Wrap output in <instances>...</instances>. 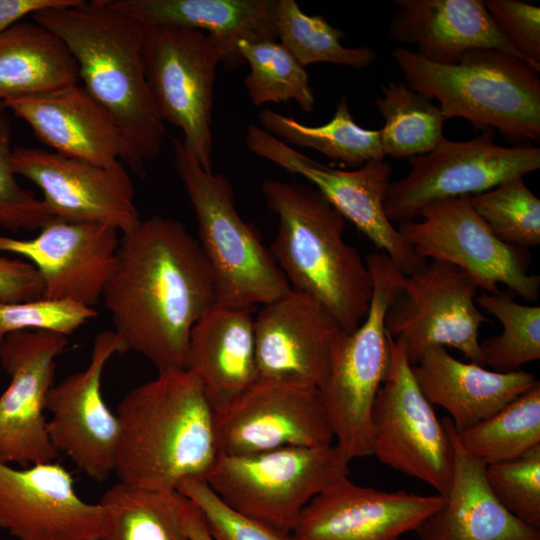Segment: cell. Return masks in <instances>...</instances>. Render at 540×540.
<instances>
[{
  "label": "cell",
  "mask_w": 540,
  "mask_h": 540,
  "mask_svg": "<svg viewBox=\"0 0 540 540\" xmlns=\"http://www.w3.org/2000/svg\"><path fill=\"white\" fill-rule=\"evenodd\" d=\"M484 5L503 37L540 72V8L518 0H487Z\"/></svg>",
  "instance_id": "obj_42"
},
{
  "label": "cell",
  "mask_w": 540,
  "mask_h": 540,
  "mask_svg": "<svg viewBox=\"0 0 540 540\" xmlns=\"http://www.w3.org/2000/svg\"><path fill=\"white\" fill-rule=\"evenodd\" d=\"M478 289L462 269L429 260L405 275L385 315L386 333L402 343L412 366L435 345L453 347L484 366L479 329L488 319L475 302Z\"/></svg>",
  "instance_id": "obj_12"
},
{
  "label": "cell",
  "mask_w": 540,
  "mask_h": 540,
  "mask_svg": "<svg viewBox=\"0 0 540 540\" xmlns=\"http://www.w3.org/2000/svg\"><path fill=\"white\" fill-rule=\"evenodd\" d=\"M116 415L119 482L172 491L184 479H206L218 457L215 412L190 371H158L126 393Z\"/></svg>",
  "instance_id": "obj_3"
},
{
  "label": "cell",
  "mask_w": 540,
  "mask_h": 540,
  "mask_svg": "<svg viewBox=\"0 0 540 540\" xmlns=\"http://www.w3.org/2000/svg\"><path fill=\"white\" fill-rule=\"evenodd\" d=\"M100 502L106 508L101 540H192L183 527L189 499L177 490H146L118 481Z\"/></svg>",
  "instance_id": "obj_30"
},
{
  "label": "cell",
  "mask_w": 540,
  "mask_h": 540,
  "mask_svg": "<svg viewBox=\"0 0 540 540\" xmlns=\"http://www.w3.org/2000/svg\"><path fill=\"white\" fill-rule=\"evenodd\" d=\"M389 33L392 39L417 47L423 58L456 63L475 48L496 49L525 59L496 28L481 0H394ZM527 64V63H526Z\"/></svg>",
  "instance_id": "obj_27"
},
{
  "label": "cell",
  "mask_w": 540,
  "mask_h": 540,
  "mask_svg": "<svg viewBox=\"0 0 540 540\" xmlns=\"http://www.w3.org/2000/svg\"><path fill=\"white\" fill-rule=\"evenodd\" d=\"M392 56L407 86L436 99L446 119L462 118L515 139H539V72L521 59L489 48L471 49L453 64L431 62L404 47Z\"/></svg>",
  "instance_id": "obj_5"
},
{
  "label": "cell",
  "mask_w": 540,
  "mask_h": 540,
  "mask_svg": "<svg viewBox=\"0 0 540 540\" xmlns=\"http://www.w3.org/2000/svg\"><path fill=\"white\" fill-rule=\"evenodd\" d=\"M261 191L278 218L269 250L290 287L354 331L369 311L373 282L366 261L344 240L346 219L309 183L265 179Z\"/></svg>",
  "instance_id": "obj_4"
},
{
  "label": "cell",
  "mask_w": 540,
  "mask_h": 540,
  "mask_svg": "<svg viewBox=\"0 0 540 540\" xmlns=\"http://www.w3.org/2000/svg\"><path fill=\"white\" fill-rule=\"evenodd\" d=\"M5 110H6V108H5L4 104H3V102H0V119H1L4 115H6V114H5Z\"/></svg>",
  "instance_id": "obj_46"
},
{
  "label": "cell",
  "mask_w": 540,
  "mask_h": 540,
  "mask_svg": "<svg viewBox=\"0 0 540 540\" xmlns=\"http://www.w3.org/2000/svg\"><path fill=\"white\" fill-rule=\"evenodd\" d=\"M375 104L384 119L380 141L384 155L410 158L433 151L445 138L447 120L440 108L405 83L381 85Z\"/></svg>",
  "instance_id": "obj_33"
},
{
  "label": "cell",
  "mask_w": 540,
  "mask_h": 540,
  "mask_svg": "<svg viewBox=\"0 0 540 540\" xmlns=\"http://www.w3.org/2000/svg\"><path fill=\"white\" fill-rule=\"evenodd\" d=\"M511 291L495 294L481 292L478 307L495 316L501 334L480 343L484 366L496 372L520 370L521 366L540 359V307L514 301Z\"/></svg>",
  "instance_id": "obj_36"
},
{
  "label": "cell",
  "mask_w": 540,
  "mask_h": 540,
  "mask_svg": "<svg viewBox=\"0 0 540 540\" xmlns=\"http://www.w3.org/2000/svg\"><path fill=\"white\" fill-rule=\"evenodd\" d=\"M469 201L501 241L525 249L540 245V200L523 177L469 195Z\"/></svg>",
  "instance_id": "obj_37"
},
{
  "label": "cell",
  "mask_w": 540,
  "mask_h": 540,
  "mask_svg": "<svg viewBox=\"0 0 540 540\" xmlns=\"http://www.w3.org/2000/svg\"><path fill=\"white\" fill-rule=\"evenodd\" d=\"M120 12L147 26L167 25L203 31L227 49L229 66L242 59L241 40H276L277 0H108Z\"/></svg>",
  "instance_id": "obj_28"
},
{
  "label": "cell",
  "mask_w": 540,
  "mask_h": 540,
  "mask_svg": "<svg viewBox=\"0 0 540 540\" xmlns=\"http://www.w3.org/2000/svg\"><path fill=\"white\" fill-rule=\"evenodd\" d=\"M3 104L52 152L104 167L125 157L117 123L79 83Z\"/></svg>",
  "instance_id": "obj_23"
},
{
  "label": "cell",
  "mask_w": 540,
  "mask_h": 540,
  "mask_svg": "<svg viewBox=\"0 0 540 540\" xmlns=\"http://www.w3.org/2000/svg\"><path fill=\"white\" fill-rule=\"evenodd\" d=\"M251 309L214 303L191 331L185 369L215 413L258 380Z\"/></svg>",
  "instance_id": "obj_24"
},
{
  "label": "cell",
  "mask_w": 540,
  "mask_h": 540,
  "mask_svg": "<svg viewBox=\"0 0 540 540\" xmlns=\"http://www.w3.org/2000/svg\"><path fill=\"white\" fill-rule=\"evenodd\" d=\"M142 58L145 78L162 121L179 128L182 142L212 172V109L216 70L229 65L227 49L196 29L147 26Z\"/></svg>",
  "instance_id": "obj_9"
},
{
  "label": "cell",
  "mask_w": 540,
  "mask_h": 540,
  "mask_svg": "<svg viewBox=\"0 0 540 540\" xmlns=\"http://www.w3.org/2000/svg\"><path fill=\"white\" fill-rule=\"evenodd\" d=\"M174 164L196 218L199 246L210 267L216 303L252 308L290 290L269 248L235 207L228 178L203 169L182 140Z\"/></svg>",
  "instance_id": "obj_6"
},
{
  "label": "cell",
  "mask_w": 540,
  "mask_h": 540,
  "mask_svg": "<svg viewBox=\"0 0 540 540\" xmlns=\"http://www.w3.org/2000/svg\"><path fill=\"white\" fill-rule=\"evenodd\" d=\"M412 371L423 395L450 414L456 431L473 427L540 383L521 369L502 373L459 361L440 345L427 348Z\"/></svg>",
  "instance_id": "obj_26"
},
{
  "label": "cell",
  "mask_w": 540,
  "mask_h": 540,
  "mask_svg": "<svg viewBox=\"0 0 540 540\" xmlns=\"http://www.w3.org/2000/svg\"><path fill=\"white\" fill-rule=\"evenodd\" d=\"M215 436L224 456L322 447L334 440L318 387L263 379L215 413Z\"/></svg>",
  "instance_id": "obj_16"
},
{
  "label": "cell",
  "mask_w": 540,
  "mask_h": 540,
  "mask_svg": "<svg viewBox=\"0 0 540 540\" xmlns=\"http://www.w3.org/2000/svg\"><path fill=\"white\" fill-rule=\"evenodd\" d=\"M485 478L507 511L525 524L540 528V446L520 458L487 465Z\"/></svg>",
  "instance_id": "obj_38"
},
{
  "label": "cell",
  "mask_w": 540,
  "mask_h": 540,
  "mask_svg": "<svg viewBox=\"0 0 540 540\" xmlns=\"http://www.w3.org/2000/svg\"><path fill=\"white\" fill-rule=\"evenodd\" d=\"M127 352L114 330L99 332L85 369L66 376L50 389L46 428L58 455L64 454L91 480L106 481L114 473L120 423L102 395L106 364Z\"/></svg>",
  "instance_id": "obj_15"
},
{
  "label": "cell",
  "mask_w": 540,
  "mask_h": 540,
  "mask_svg": "<svg viewBox=\"0 0 540 540\" xmlns=\"http://www.w3.org/2000/svg\"><path fill=\"white\" fill-rule=\"evenodd\" d=\"M96 316L94 308L71 301L42 297L22 302L0 300V343L12 333L29 330L68 336Z\"/></svg>",
  "instance_id": "obj_39"
},
{
  "label": "cell",
  "mask_w": 540,
  "mask_h": 540,
  "mask_svg": "<svg viewBox=\"0 0 540 540\" xmlns=\"http://www.w3.org/2000/svg\"><path fill=\"white\" fill-rule=\"evenodd\" d=\"M67 342L59 333L29 330L12 333L0 343V366L10 378L0 395V462L27 467L58 456L48 437L45 412L56 359Z\"/></svg>",
  "instance_id": "obj_17"
},
{
  "label": "cell",
  "mask_w": 540,
  "mask_h": 540,
  "mask_svg": "<svg viewBox=\"0 0 540 540\" xmlns=\"http://www.w3.org/2000/svg\"><path fill=\"white\" fill-rule=\"evenodd\" d=\"M366 264L373 282L369 311L354 331L339 334L318 387L336 445L350 461L372 455V412L390 357L385 315L405 277L383 252Z\"/></svg>",
  "instance_id": "obj_7"
},
{
  "label": "cell",
  "mask_w": 540,
  "mask_h": 540,
  "mask_svg": "<svg viewBox=\"0 0 540 540\" xmlns=\"http://www.w3.org/2000/svg\"><path fill=\"white\" fill-rule=\"evenodd\" d=\"M118 234L108 225L52 218L32 238L0 233V253L18 255L35 267L43 284L42 298L93 308L114 271Z\"/></svg>",
  "instance_id": "obj_19"
},
{
  "label": "cell",
  "mask_w": 540,
  "mask_h": 540,
  "mask_svg": "<svg viewBox=\"0 0 540 540\" xmlns=\"http://www.w3.org/2000/svg\"><path fill=\"white\" fill-rule=\"evenodd\" d=\"M421 221L400 223L398 230L425 260L450 263L465 271L489 294L499 284L526 301L540 293V276L529 272L527 249L501 241L472 208L469 195L433 201Z\"/></svg>",
  "instance_id": "obj_11"
},
{
  "label": "cell",
  "mask_w": 540,
  "mask_h": 540,
  "mask_svg": "<svg viewBox=\"0 0 540 540\" xmlns=\"http://www.w3.org/2000/svg\"><path fill=\"white\" fill-rule=\"evenodd\" d=\"M102 299L127 351L158 371L186 368L191 331L216 303L198 241L180 221L158 215L122 234Z\"/></svg>",
  "instance_id": "obj_1"
},
{
  "label": "cell",
  "mask_w": 540,
  "mask_h": 540,
  "mask_svg": "<svg viewBox=\"0 0 540 540\" xmlns=\"http://www.w3.org/2000/svg\"><path fill=\"white\" fill-rule=\"evenodd\" d=\"M43 284L35 267L0 253V300L22 302L42 297Z\"/></svg>",
  "instance_id": "obj_43"
},
{
  "label": "cell",
  "mask_w": 540,
  "mask_h": 540,
  "mask_svg": "<svg viewBox=\"0 0 540 540\" xmlns=\"http://www.w3.org/2000/svg\"><path fill=\"white\" fill-rule=\"evenodd\" d=\"M453 447V474L443 504L416 529L420 540H540V530L507 511L492 494L486 465L456 440L450 418L442 420Z\"/></svg>",
  "instance_id": "obj_25"
},
{
  "label": "cell",
  "mask_w": 540,
  "mask_h": 540,
  "mask_svg": "<svg viewBox=\"0 0 540 540\" xmlns=\"http://www.w3.org/2000/svg\"><path fill=\"white\" fill-rule=\"evenodd\" d=\"M77 63L65 43L32 21L0 33V102L79 83Z\"/></svg>",
  "instance_id": "obj_29"
},
{
  "label": "cell",
  "mask_w": 540,
  "mask_h": 540,
  "mask_svg": "<svg viewBox=\"0 0 540 540\" xmlns=\"http://www.w3.org/2000/svg\"><path fill=\"white\" fill-rule=\"evenodd\" d=\"M31 18L65 43L77 63L83 88L122 132L126 143L122 163L144 178L146 164L159 156L166 132L144 73L146 25L108 0H80L41 10Z\"/></svg>",
  "instance_id": "obj_2"
},
{
  "label": "cell",
  "mask_w": 540,
  "mask_h": 540,
  "mask_svg": "<svg viewBox=\"0 0 540 540\" xmlns=\"http://www.w3.org/2000/svg\"><path fill=\"white\" fill-rule=\"evenodd\" d=\"M245 143L256 156L306 179L404 274L418 270L427 262L406 242L385 213L392 167L384 159L368 161L354 170L333 168L254 124L246 130Z\"/></svg>",
  "instance_id": "obj_14"
},
{
  "label": "cell",
  "mask_w": 540,
  "mask_h": 540,
  "mask_svg": "<svg viewBox=\"0 0 540 540\" xmlns=\"http://www.w3.org/2000/svg\"><path fill=\"white\" fill-rule=\"evenodd\" d=\"M443 501L439 494L386 492L345 478L304 507L290 535L292 540H399Z\"/></svg>",
  "instance_id": "obj_22"
},
{
  "label": "cell",
  "mask_w": 540,
  "mask_h": 540,
  "mask_svg": "<svg viewBox=\"0 0 540 540\" xmlns=\"http://www.w3.org/2000/svg\"><path fill=\"white\" fill-rule=\"evenodd\" d=\"M257 118L262 129L284 143L313 149L351 167L359 168L368 161L385 157L380 129L359 126L350 113L345 95L339 99L331 120L320 126L305 125L269 108L259 111Z\"/></svg>",
  "instance_id": "obj_31"
},
{
  "label": "cell",
  "mask_w": 540,
  "mask_h": 540,
  "mask_svg": "<svg viewBox=\"0 0 540 540\" xmlns=\"http://www.w3.org/2000/svg\"><path fill=\"white\" fill-rule=\"evenodd\" d=\"M410 172L390 183L384 203L389 220H414L427 204L475 195L540 168V149L505 147L491 129L472 139L444 138L431 152L408 158Z\"/></svg>",
  "instance_id": "obj_13"
},
{
  "label": "cell",
  "mask_w": 540,
  "mask_h": 540,
  "mask_svg": "<svg viewBox=\"0 0 540 540\" xmlns=\"http://www.w3.org/2000/svg\"><path fill=\"white\" fill-rule=\"evenodd\" d=\"M176 490L198 507L213 540H292L290 533L230 508L204 479H184Z\"/></svg>",
  "instance_id": "obj_40"
},
{
  "label": "cell",
  "mask_w": 540,
  "mask_h": 540,
  "mask_svg": "<svg viewBox=\"0 0 540 540\" xmlns=\"http://www.w3.org/2000/svg\"><path fill=\"white\" fill-rule=\"evenodd\" d=\"M183 527L192 540H213L200 510L191 500L183 517Z\"/></svg>",
  "instance_id": "obj_45"
},
{
  "label": "cell",
  "mask_w": 540,
  "mask_h": 540,
  "mask_svg": "<svg viewBox=\"0 0 540 540\" xmlns=\"http://www.w3.org/2000/svg\"><path fill=\"white\" fill-rule=\"evenodd\" d=\"M80 0H0V33L41 10L75 5Z\"/></svg>",
  "instance_id": "obj_44"
},
{
  "label": "cell",
  "mask_w": 540,
  "mask_h": 540,
  "mask_svg": "<svg viewBox=\"0 0 540 540\" xmlns=\"http://www.w3.org/2000/svg\"><path fill=\"white\" fill-rule=\"evenodd\" d=\"M9 118L0 119V227L11 232L39 230L53 216L42 199L23 188L16 179Z\"/></svg>",
  "instance_id": "obj_41"
},
{
  "label": "cell",
  "mask_w": 540,
  "mask_h": 540,
  "mask_svg": "<svg viewBox=\"0 0 540 540\" xmlns=\"http://www.w3.org/2000/svg\"><path fill=\"white\" fill-rule=\"evenodd\" d=\"M105 522V506L83 500L62 465L0 462V529L17 540H101Z\"/></svg>",
  "instance_id": "obj_20"
},
{
  "label": "cell",
  "mask_w": 540,
  "mask_h": 540,
  "mask_svg": "<svg viewBox=\"0 0 540 540\" xmlns=\"http://www.w3.org/2000/svg\"><path fill=\"white\" fill-rule=\"evenodd\" d=\"M236 48L250 66L244 84L253 105L295 101L302 111H313L315 96L309 75L280 42L241 40Z\"/></svg>",
  "instance_id": "obj_34"
},
{
  "label": "cell",
  "mask_w": 540,
  "mask_h": 540,
  "mask_svg": "<svg viewBox=\"0 0 540 540\" xmlns=\"http://www.w3.org/2000/svg\"><path fill=\"white\" fill-rule=\"evenodd\" d=\"M11 162L16 175L39 188L53 218L108 225L121 234L131 232L142 220L122 162L104 167L24 146L13 148Z\"/></svg>",
  "instance_id": "obj_18"
},
{
  "label": "cell",
  "mask_w": 540,
  "mask_h": 540,
  "mask_svg": "<svg viewBox=\"0 0 540 540\" xmlns=\"http://www.w3.org/2000/svg\"><path fill=\"white\" fill-rule=\"evenodd\" d=\"M387 336L389 367L372 412V455L444 496L453 474L451 439L420 390L402 343Z\"/></svg>",
  "instance_id": "obj_10"
},
{
  "label": "cell",
  "mask_w": 540,
  "mask_h": 540,
  "mask_svg": "<svg viewBox=\"0 0 540 540\" xmlns=\"http://www.w3.org/2000/svg\"><path fill=\"white\" fill-rule=\"evenodd\" d=\"M349 462L336 444L218 455L205 481L236 512L291 533L315 496L348 478Z\"/></svg>",
  "instance_id": "obj_8"
},
{
  "label": "cell",
  "mask_w": 540,
  "mask_h": 540,
  "mask_svg": "<svg viewBox=\"0 0 540 540\" xmlns=\"http://www.w3.org/2000/svg\"><path fill=\"white\" fill-rule=\"evenodd\" d=\"M454 432L461 448L486 466L524 456L540 446V383L473 427Z\"/></svg>",
  "instance_id": "obj_32"
},
{
  "label": "cell",
  "mask_w": 540,
  "mask_h": 540,
  "mask_svg": "<svg viewBox=\"0 0 540 540\" xmlns=\"http://www.w3.org/2000/svg\"><path fill=\"white\" fill-rule=\"evenodd\" d=\"M342 331L323 304L290 288L254 317L258 379L319 387Z\"/></svg>",
  "instance_id": "obj_21"
},
{
  "label": "cell",
  "mask_w": 540,
  "mask_h": 540,
  "mask_svg": "<svg viewBox=\"0 0 540 540\" xmlns=\"http://www.w3.org/2000/svg\"><path fill=\"white\" fill-rule=\"evenodd\" d=\"M276 35L303 67L332 63L363 69L376 58L375 51L369 47L343 46L342 30L330 25L321 15H307L295 0H277Z\"/></svg>",
  "instance_id": "obj_35"
}]
</instances>
